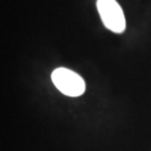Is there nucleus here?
Masks as SVG:
<instances>
[{
    "label": "nucleus",
    "instance_id": "2",
    "mask_svg": "<svg viewBox=\"0 0 151 151\" xmlns=\"http://www.w3.org/2000/svg\"><path fill=\"white\" fill-rule=\"evenodd\" d=\"M97 10L103 24L114 33L124 32L126 21L122 8L115 0H97Z\"/></svg>",
    "mask_w": 151,
    "mask_h": 151
},
{
    "label": "nucleus",
    "instance_id": "1",
    "mask_svg": "<svg viewBox=\"0 0 151 151\" xmlns=\"http://www.w3.org/2000/svg\"><path fill=\"white\" fill-rule=\"evenodd\" d=\"M51 80L60 92L69 97H78L86 90L84 80L77 73L64 67L57 68L51 74Z\"/></svg>",
    "mask_w": 151,
    "mask_h": 151
}]
</instances>
